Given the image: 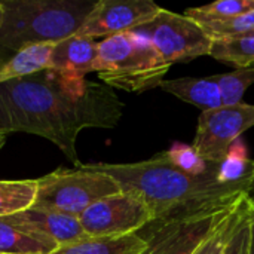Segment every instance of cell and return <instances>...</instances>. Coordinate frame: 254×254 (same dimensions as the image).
Masks as SVG:
<instances>
[{"instance_id":"cb8c5ba5","label":"cell","mask_w":254,"mask_h":254,"mask_svg":"<svg viewBox=\"0 0 254 254\" xmlns=\"http://www.w3.org/2000/svg\"><path fill=\"white\" fill-rule=\"evenodd\" d=\"M250 188H249V192L247 195L250 196V199L254 202V161L250 162ZM250 254H254V223H253V229H252V252Z\"/></svg>"},{"instance_id":"9c48e42d","label":"cell","mask_w":254,"mask_h":254,"mask_svg":"<svg viewBox=\"0 0 254 254\" xmlns=\"http://www.w3.org/2000/svg\"><path fill=\"white\" fill-rule=\"evenodd\" d=\"M237 202L226 208L202 211L167 223H150L152 231L149 237L141 235L149 243V249L144 254H195Z\"/></svg>"},{"instance_id":"3957f363","label":"cell","mask_w":254,"mask_h":254,"mask_svg":"<svg viewBox=\"0 0 254 254\" xmlns=\"http://www.w3.org/2000/svg\"><path fill=\"white\" fill-rule=\"evenodd\" d=\"M0 65L22 51L58 43L74 36L97 1L91 0H0Z\"/></svg>"},{"instance_id":"6da1fadb","label":"cell","mask_w":254,"mask_h":254,"mask_svg":"<svg viewBox=\"0 0 254 254\" xmlns=\"http://www.w3.org/2000/svg\"><path fill=\"white\" fill-rule=\"evenodd\" d=\"M122 113L124 103L113 88L48 67L0 85V134L40 135L77 168L82 165L76 152L79 132L85 128H113Z\"/></svg>"},{"instance_id":"8992f818","label":"cell","mask_w":254,"mask_h":254,"mask_svg":"<svg viewBox=\"0 0 254 254\" xmlns=\"http://www.w3.org/2000/svg\"><path fill=\"white\" fill-rule=\"evenodd\" d=\"M135 31L144 34L170 65L210 55L213 46V39L196 21L167 9H161L149 24Z\"/></svg>"},{"instance_id":"52a82bcc","label":"cell","mask_w":254,"mask_h":254,"mask_svg":"<svg viewBox=\"0 0 254 254\" xmlns=\"http://www.w3.org/2000/svg\"><path fill=\"white\" fill-rule=\"evenodd\" d=\"M252 127H254V106L244 101L202 112L192 149L207 162L223 164L231 153L234 141Z\"/></svg>"},{"instance_id":"9a60e30c","label":"cell","mask_w":254,"mask_h":254,"mask_svg":"<svg viewBox=\"0 0 254 254\" xmlns=\"http://www.w3.org/2000/svg\"><path fill=\"white\" fill-rule=\"evenodd\" d=\"M149 243L140 235L121 238H86L83 241L58 247L51 254H144Z\"/></svg>"},{"instance_id":"e0dca14e","label":"cell","mask_w":254,"mask_h":254,"mask_svg":"<svg viewBox=\"0 0 254 254\" xmlns=\"http://www.w3.org/2000/svg\"><path fill=\"white\" fill-rule=\"evenodd\" d=\"M54 45L55 43H46V45H37L28 48L21 54H18L9 63L0 65V85L10 79L46 68Z\"/></svg>"},{"instance_id":"4fadbf2b","label":"cell","mask_w":254,"mask_h":254,"mask_svg":"<svg viewBox=\"0 0 254 254\" xmlns=\"http://www.w3.org/2000/svg\"><path fill=\"white\" fill-rule=\"evenodd\" d=\"M58 246L13 216L0 217V254H51Z\"/></svg>"},{"instance_id":"ac0fdd59","label":"cell","mask_w":254,"mask_h":254,"mask_svg":"<svg viewBox=\"0 0 254 254\" xmlns=\"http://www.w3.org/2000/svg\"><path fill=\"white\" fill-rule=\"evenodd\" d=\"M252 205V199L247 193H244L237 205L229 211V214L222 220L219 228L213 232V235L196 250L195 254H223L228 243L234 237L240 222L246 216Z\"/></svg>"},{"instance_id":"5bb4252c","label":"cell","mask_w":254,"mask_h":254,"mask_svg":"<svg viewBox=\"0 0 254 254\" xmlns=\"http://www.w3.org/2000/svg\"><path fill=\"white\" fill-rule=\"evenodd\" d=\"M159 88L179 100H183L202 112L219 109L223 106L220 88L214 76L210 77H179L165 79Z\"/></svg>"},{"instance_id":"30bf717a","label":"cell","mask_w":254,"mask_h":254,"mask_svg":"<svg viewBox=\"0 0 254 254\" xmlns=\"http://www.w3.org/2000/svg\"><path fill=\"white\" fill-rule=\"evenodd\" d=\"M152 0H98L76 36L97 39L135 31L161 10Z\"/></svg>"},{"instance_id":"d6986e66","label":"cell","mask_w":254,"mask_h":254,"mask_svg":"<svg viewBox=\"0 0 254 254\" xmlns=\"http://www.w3.org/2000/svg\"><path fill=\"white\" fill-rule=\"evenodd\" d=\"M210 57L237 68L254 65V34L238 39L213 40Z\"/></svg>"},{"instance_id":"83f0119b","label":"cell","mask_w":254,"mask_h":254,"mask_svg":"<svg viewBox=\"0 0 254 254\" xmlns=\"http://www.w3.org/2000/svg\"><path fill=\"white\" fill-rule=\"evenodd\" d=\"M252 67H254V65H252Z\"/></svg>"},{"instance_id":"7a4b0ae2","label":"cell","mask_w":254,"mask_h":254,"mask_svg":"<svg viewBox=\"0 0 254 254\" xmlns=\"http://www.w3.org/2000/svg\"><path fill=\"white\" fill-rule=\"evenodd\" d=\"M223 164L196 174L183 170L170 159L167 152H162L135 164L88 165L110 176L122 190L143 198L152 213V223L159 225L231 207L247 193L252 180L250 170L244 177L229 180L223 176Z\"/></svg>"},{"instance_id":"ba28073f","label":"cell","mask_w":254,"mask_h":254,"mask_svg":"<svg viewBox=\"0 0 254 254\" xmlns=\"http://www.w3.org/2000/svg\"><path fill=\"white\" fill-rule=\"evenodd\" d=\"M79 220L88 238H121L138 234L153 217L143 198L122 190L91 205Z\"/></svg>"},{"instance_id":"8fae6325","label":"cell","mask_w":254,"mask_h":254,"mask_svg":"<svg viewBox=\"0 0 254 254\" xmlns=\"http://www.w3.org/2000/svg\"><path fill=\"white\" fill-rule=\"evenodd\" d=\"M12 216L27 228L54 241L58 247L70 246L88 238L79 217L68 216L55 210L33 205L31 208Z\"/></svg>"},{"instance_id":"d4e9b609","label":"cell","mask_w":254,"mask_h":254,"mask_svg":"<svg viewBox=\"0 0 254 254\" xmlns=\"http://www.w3.org/2000/svg\"><path fill=\"white\" fill-rule=\"evenodd\" d=\"M1 18H3V6H1V1H0V24H1Z\"/></svg>"},{"instance_id":"44dd1931","label":"cell","mask_w":254,"mask_h":254,"mask_svg":"<svg viewBox=\"0 0 254 254\" xmlns=\"http://www.w3.org/2000/svg\"><path fill=\"white\" fill-rule=\"evenodd\" d=\"M220 88L223 106H235L243 103L246 91L254 83V67L237 68L225 74H214Z\"/></svg>"},{"instance_id":"4316f807","label":"cell","mask_w":254,"mask_h":254,"mask_svg":"<svg viewBox=\"0 0 254 254\" xmlns=\"http://www.w3.org/2000/svg\"><path fill=\"white\" fill-rule=\"evenodd\" d=\"M1 143H3V140H0V146H1Z\"/></svg>"},{"instance_id":"2e32d148","label":"cell","mask_w":254,"mask_h":254,"mask_svg":"<svg viewBox=\"0 0 254 254\" xmlns=\"http://www.w3.org/2000/svg\"><path fill=\"white\" fill-rule=\"evenodd\" d=\"M36 180H0V217L31 208L37 198Z\"/></svg>"},{"instance_id":"5b68a950","label":"cell","mask_w":254,"mask_h":254,"mask_svg":"<svg viewBox=\"0 0 254 254\" xmlns=\"http://www.w3.org/2000/svg\"><path fill=\"white\" fill-rule=\"evenodd\" d=\"M39 189L34 205L80 217L103 198L122 192L107 174L82 164L76 170H55L37 179Z\"/></svg>"},{"instance_id":"ffe728a7","label":"cell","mask_w":254,"mask_h":254,"mask_svg":"<svg viewBox=\"0 0 254 254\" xmlns=\"http://www.w3.org/2000/svg\"><path fill=\"white\" fill-rule=\"evenodd\" d=\"M253 9L254 0H217L199 7H189L186 9L185 15L201 24L208 21L229 19Z\"/></svg>"},{"instance_id":"7c38bea8","label":"cell","mask_w":254,"mask_h":254,"mask_svg":"<svg viewBox=\"0 0 254 254\" xmlns=\"http://www.w3.org/2000/svg\"><path fill=\"white\" fill-rule=\"evenodd\" d=\"M97 54L98 42L74 34L54 45L48 68L64 76L85 79L88 73L95 71Z\"/></svg>"},{"instance_id":"7402d4cb","label":"cell","mask_w":254,"mask_h":254,"mask_svg":"<svg viewBox=\"0 0 254 254\" xmlns=\"http://www.w3.org/2000/svg\"><path fill=\"white\" fill-rule=\"evenodd\" d=\"M213 40L238 39L254 34V9L229 19L208 21L199 24Z\"/></svg>"},{"instance_id":"277c9868","label":"cell","mask_w":254,"mask_h":254,"mask_svg":"<svg viewBox=\"0 0 254 254\" xmlns=\"http://www.w3.org/2000/svg\"><path fill=\"white\" fill-rule=\"evenodd\" d=\"M170 67L141 33H122L98 42L95 73L110 88L137 94L158 88Z\"/></svg>"},{"instance_id":"603a6c76","label":"cell","mask_w":254,"mask_h":254,"mask_svg":"<svg viewBox=\"0 0 254 254\" xmlns=\"http://www.w3.org/2000/svg\"><path fill=\"white\" fill-rule=\"evenodd\" d=\"M254 223V202L252 201V205L243 220L240 222L234 237L228 243L225 253L223 254H250L252 252V229Z\"/></svg>"},{"instance_id":"484cf974","label":"cell","mask_w":254,"mask_h":254,"mask_svg":"<svg viewBox=\"0 0 254 254\" xmlns=\"http://www.w3.org/2000/svg\"><path fill=\"white\" fill-rule=\"evenodd\" d=\"M0 140H4V135H1V134H0Z\"/></svg>"}]
</instances>
